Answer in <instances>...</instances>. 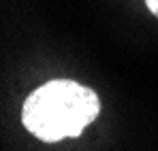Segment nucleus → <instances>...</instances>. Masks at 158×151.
<instances>
[{
	"label": "nucleus",
	"mask_w": 158,
	"mask_h": 151,
	"mask_svg": "<svg viewBox=\"0 0 158 151\" xmlns=\"http://www.w3.org/2000/svg\"><path fill=\"white\" fill-rule=\"evenodd\" d=\"M101 102L94 89L71 79H53L34 89L24 102L22 121L36 138L58 143L79 136L98 117Z\"/></svg>",
	"instance_id": "1"
},
{
	"label": "nucleus",
	"mask_w": 158,
	"mask_h": 151,
	"mask_svg": "<svg viewBox=\"0 0 158 151\" xmlns=\"http://www.w3.org/2000/svg\"><path fill=\"white\" fill-rule=\"evenodd\" d=\"M145 4H148V9L158 17V0H145Z\"/></svg>",
	"instance_id": "2"
}]
</instances>
